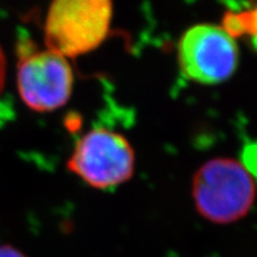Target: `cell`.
Here are the masks:
<instances>
[{
    "label": "cell",
    "instance_id": "obj_1",
    "mask_svg": "<svg viewBox=\"0 0 257 257\" xmlns=\"http://www.w3.org/2000/svg\"><path fill=\"white\" fill-rule=\"evenodd\" d=\"M256 182L242 162L227 157L212 159L193 176L192 197L199 214L216 224H231L251 210Z\"/></svg>",
    "mask_w": 257,
    "mask_h": 257
},
{
    "label": "cell",
    "instance_id": "obj_2",
    "mask_svg": "<svg viewBox=\"0 0 257 257\" xmlns=\"http://www.w3.org/2000/svg\"><path fill=\"white\" fill-rule=\"evenodd\" d=\"M112 0H53L44 25L48 49L78 57L98 48L110 31Z\"/></svg>",
    "mask_w": 257,
    "mask_h": 257
},
{
    "label": "cell",
    "instance_id": "obj_3",
    "mask_svg": "<svg viewBox=\"0 0 257 257\" xmlns=\"http://www.w3.org/2000/svg\"><path fill=\"white\" fill-rule=\"evenodd\" d=\"M17 88L25 105L36 112L61 108L72 95L74 75L67 57L37 49L31 40L17 47Z\"/></svg>",
    "mask_w": 257,
    "mask_h": 257
},
{
    "label": "cell",
    "instance_id": "obj_4",
    "mask_svg": "<svg viewBox=\"0 0 257 257\" xmlns=\"http://www.w3.org/2000/svg\"><path fill=\"white\" fill-rule=\"evenodd\" d=\"M67 168L93 188L113 189L133 178L134 148L123 135L93 128L76 142Z\"/></svg>",
    "mask_w": 257,
    "mask_h": 257
},
{
    "label": "cell",
    "instance_id": "obj_5",
    "mask_svg": "<svg viewBox=\"0 0 257 257\" xmlns=\"http://www.w3.org/2000/svg\"><path fill=\"white\" fill-rule=\"evenodd\" d=\"M238 47L223 28L198 24L180 38L178 60L186 78L202 85H217L233 75L238 66Z\"/></svg>",
    "mask_w": 257,
    "mask_h": 257
},
{
    "label": "cell",
    "instance_id": "obj_6",
    "mask_svg": "<svg viewBox=\"0 0 257 257\" xmlns=\"http://www.w3.org/2000/svg\"><path fill=\"white\" fill-rule=\"evenodd\" d=\"M221 28L232 38L248 35L257 41V2L246 11L226 12Z\"/></svg>",
    "mask_w": 257,
    "mask_h": 257
},
{
    "label": "cell",
    "instance_id": "obj_7",
    "mask_svg": "<svg viewBox=\"0 0 257 257\" xmlns=\"http://www.w3.org/2000/svg\"><path fill=\"white\" fill-rule=\"evenodd\" d=\"M243 166L253 176V179H257V144H250L244 149Z\"/></svg>",
    "mask_w": 257,
    "mask_h": 257
},
{
    "label": "cell",
    "instance_id": "obj_8",
    "mask_svg": "<svg viewBox=\"0 0 257 257\" xmlns=\"http://www.w3.org/2000/svg\"><path fill=\"white\" fill-rule=\"evenodd\" d=\"M5 80H6V57L3 50L2 46H0V95H2L3 91L5 87Z\"/></svg>",
    "mask_w": 257,
    "mask_h": 257
},
{
    "label": "cell",
    "instance_id": "obj_9",
    "mask_svg": "<svg viewBox=\"0 0 257 257\" xmlns=\"http://www.w3.org/2000/svg\"><path fill=\"white\" fill-rule=\"evenodd\" d=\"M0 257H25L23 253L11 246H2L0 248Z\"/></svg>",
    "mask_w": 257,
    "mask_h": 257
}]
</instances>
